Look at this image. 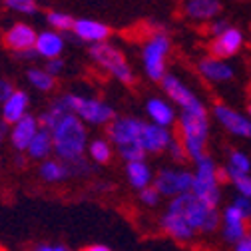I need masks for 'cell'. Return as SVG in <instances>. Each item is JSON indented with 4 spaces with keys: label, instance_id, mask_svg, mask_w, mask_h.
Wrapping results in <instances>:
<instances>
[{
    "label": "cell",
    "instance_id": "9a60e30c",
    "mask_svg": "<svg viewBox=\"0 0 251 251\" xmlns=\"http://www.w3.org/2000/svg\"><path fill=\"white\" fill-rule=\"evenodd\" d=\"M241 46H243V34H241V30L229 26L219 38H213V42L209 44V52H211V58L226 60V58L235 56Z\"/></svg>",
    "mask_w": 251,
    "mask_h": 251
},
{
    "label": "cell",
    "instance_id": "8d00e7d4",
    "mask_svg": "<svg viewBox=\"0 0 251 251\" xmlns=\"http://www.w3.org/2000/svg\"><path fill=\"white\" fill-rule=\"evenodd\" d=\"M247 219H249V222H251V198H245V196H235L233 198V201H231Z\"/></svg>",
    "mask_w": 251,
    "mask_h": 251
},
{
    "label": "cell",
    "instance_id": "8fae6325",
    "mask_svg": "<svg viewBox=\"0 0 251 251\" xmlns=\"http://www.w3.org/2000/svg\"><path fill=\"white\" fill-rule=\"evenodd\" d=\"M160 229H162V233H166L168 237H172L174 241H177V243H192L196 237H198V233L192 229V226L185 222L183 219V215L181 213H177L174 207H166V211L162 213V217H160Z\"/></svg>",
    "mask_w": 251,
    "mask_h": 251
},
{
    "label": "cell",
    "instance_id": "836d02e7",
    "mask_svg": "<svg viewBox=\"0 0 251 251\" xmlns=\"http://www.w3.org/2000/svg\"><path fill=\"white\" fill-rule=\"evenodd\" d=\"M4 4L18 12V14H28V16H32L38 12V2L36 0H4Z\"/></svg>",
    "mask_w": 251,
    "mask_h": 251
},
{
    "label": "cell",
    "instance_id": "44dd1931",
    "mask_svg": "<svg viewBox=\"0 0 251 251\" xmlns=\"http://www.w3.org/2000/svg\"><path fill=\"white\" fill-rule=\"evenodd\" d=\"M126 179L136 192H142L153 183V172L146 162H132L126 164Z\"/></svg>",
    "mask_w": 251,
    "mask_h": 251
},
{
    "label": "cell",
    "instance_id": "83f0119b",
    "mask_svg": "<svg viewBox=\"0 0 251 251\" xmlns=\"http://www.w3.org/2000/svg\"><path fill=\"white\" fill-rule=\"evenodd\" d=\"M46 22L50 26V30H54V32H72L74 28V22L76 18L66 14V12H60V10H52L46 14Z\"/></svg>",
    "mask_w": 251,
    "mask_h": 251
},
{
    "label": "cell",
    "instance_id": "e0dca14e",
    "mask_svg": "<svg viewBox=\"0 0 251 251\" xmlns=\"http://www.w3.org/2000/svg\"><path fill=\"white\" fill-rule=\"evenodd\" d=\"M72 34L82 40V42H90L94 44H100V42H108L110 36V28L98 20H90V18H76L74 28H72Z\"/></svg>",
    "mask_w": 251,
    "mask_h": 251
},
{
    "label": "cell",
    "instance_id": "f546056e",
    "mask_svg": "<svg viewBox=\"0 0 251 251\" xmlns=\"http://www.w3.org/2000/svg\"><path fill=\"white\" fill-rule=\"evenodd\" d=\"M118 150V155L126 162V164H132V162H146V150L140 146V144H126V146H120L116 148Z\"/></svg>",
    "mask_w": 251,
    "mask_h": 251
},
{
    "label": "cell",
    "instance_id": "d6986e66",
    "mask_svg": "<svg viewBox=\"0 0 251 251\" xmlns=\"http://www.w3.org/2000/svg\"><path fill=\"white\" fill-rule=\"evenodd\" d=\"M28 106H30L28 94L22 92V90H16L12 96L2 104V108H0V118H2V124L14 126L16 122H20L28 114Z\"/></svg>",
    "mask_w": 251,
    "mask_h": 251
},
{
    "label": "cell",
    "instance_id": "ee69618b",
    "mask_svg": "<svg viewBox=\"0 0 251 251\" xmlns=\"http://www.w3.org/2000/svg\"><path fill=\"white\" fill-rule=\"evenodd\" d=\"M20 60H34V58H38V54H36V50H26V52H20V54H16Z\"/></svg>",
    "mask_w": 251,
    "mask_h": 251
},
{
    "label": "cell",
    "instance_id": "681fc988",
    "mask_svg": "<svg viewBox=\"0 0 251 251\" xmlns=\"http://www.w3.org/2000/svg\"><path fill=\"white\" fill-rule=\"evenodd\" d=\"M249 114H251V106H249Z\"/></svg>",
    "mask_w": 251,
    "mask_h": 251
},
{
    "label": "cell",
    "instance_id": "52a82bcc",
    "mask_svg": "<svg viewBox=\"0 0 251 251\" xmlns=\"http://www.w3.org/2000/svg\"><path fill=\"white\" fill-rule=\"evenodd\" d=\"M172 42L166 36V32H155L151 38L144 44L142 60H144V70L153 82H162L166 72V58L170 54Z\"/></svg>",
    "mask_w": 251,
    "mask_h": 251
},
{
    "label": "cell",
    "instance_id": "6da1fadb",
    "mask_svg": "<svg viewBox=\"0 0 251 251\" xmlns=\"http://www.w3.org/2000/svg\"><path fill=\"white\" fill-rule=\"evenodd\" d=\"M52 134V144H54V153L60 162H72L86 155L88 148V130L86 124L74 116L72 112L60 118V122L50 130Z\"/></svg>",
    "mask_w": 251,
    "mask_h": 251
},
{
    "label": "cell",
    "instance_id": "ba28073f",
    "mask_svg": "<svg viewBox=\"0 0 251 251\" xmlns=\"http://www.w3.org/2000/svg\"><path fill=\"white\" fill-rule=\"evenodd\" d=\"M194 183V172L179 168H162L153 176V187L162 198L174 200L181 194H190Z\"/></svg>",
    "mask_w": 251,
    "mask_h": 251
},
{
    "label": "cell",
    "instance_id": "f6af8a7d",
    "mask_svg": "<svg viewBox=\"0 0 251 251\" xmlns=\"http://www.w3.org/2000/svg\"><path fill=\"white\" fill-rule=\"evenodd\" d=\"M94 190L96 192H108V190H112V185L110 183H96L94 185Z\"/></svg>",
    "mask_w": 251,
    "mask_h": 251
},
{
    "label": "cell",
    "instance_id": "1f68e13d",
    "mask_svg": "<svg viewBox=\"0 0 251 251\" xmlns=\"http://www.w3.org/2000/svg\"><path fill=\"white\" fill-rule=\"evenodd\" d=\"M227 168H231V170H235V172H239V174H247V176H251V158H249L245 151L233 150V151H229Z\"/></svg>",
    "mask_w": 251,
    "mask_h": 251
},
{
    "label": "cell",
    "instance_id": "5bb4252c",
    "mask_svg": "<svg viewBox=\"0 0 251 251\" xmlns=\"http://www.w3.org/2000/svg\"><path fill=\"white\" fill-rule=\"evenodd\" d=\"M36 36H38V32L30 24L18 22V24H14V26H10L6 30L4 44L14 54H20V52H26V50H34Z\"/></svg>",
    "mask_w": 251,
    "mask_h": 251
},
{
    "label": "cell",
    "instance_id": "cb8c5ba5",
    "mask_svg": "<svg viewBox=\"0 0 251 251\" xmlns=\"http://www.w3.org/2000/svg\"><path fill=\"white\" fill-rule=\"evenodd\" d=\"M38 176H40V179L46 181V183H60V181L70 179L68 166H66L64 162H60L58 158H48V160L40 162V166H38Z\"/></svg>",
    "mask_w": 251,
    "mask_h": 251
},
{
    "label": "cell",
    "instance_id": "277c9868",
    "mask_svg": "<svg viewBox=\"0 0 251 251\" xmlns=\"http://www.w3.org/2000/svg\"><path fill=\"white\" fill-rule=\"evenodd\" d=\"M196 200H200L203 205L211 209H219L222 201V179H219V168L213 162L211 155H203L201 160L196 162L194 170V183L192 192Z\"/></svg>",
    "mask_w": 251,
    "mask_h": 251
},
{
    "label": "cell",
    "instance_id": "484cf974",
    "mask_svg": "<svg viewBox=\"0 0 251 251\" xmlns=\"http://www.w3.org/2000/svg\"><path fill=\"white\" fill-rule=\"evenodd\" d=\"M86 155H88V160H90L94 166H106V164H110L112 155H114V150H112L110 140L96 138V140L88 142Z\"/></svg>",
    "mask_w": 251,
    "mask_h": 251
},
{
    "label": "cell",
    "instance_id": "2e32d148",
    "mask_svg": "<svg viewBox=\"0 0 251 251\" xmlns=\"http://www.w3.org/2000/svg\"><path fill=\"white\" fill-rule=\"evenodd\" d=\"M172 142H174V136L168 128H160V126L146 122L140 136V146L146 150V153H160L168 150Z\"/></svg>",
    "mask_w": 251,
    "mask_h": 251
},
{
    "label": "cell",
    "instance_id": "b9f144b4",
    "mask_svg": "<svg viewBox=\"0 0 251 251\" xmlns=\"http://www.w3.org/2000/svg\"><path fill=\"white\" fill-rule=\"evenodd\" d=\"M231 251H251V239H249V237L241 239L239 243H235V245L231 247Z\"/></svg>",
    "mask_w": 251,
    "mask_h": 251
},
{
    "label": "cell",
    "instance_id": "4dcf8cb0",
    "mask_svg": "<svg viewBox=\"0 0 251 251\" xmlns=\"http://www.w3.org/2000/svg\"><path fill=\"white\" fill-rule=\"evenodd\" d=\"M66 166H68V174H70V177H80V179H84V177H90L92 174H94V164L86 158H78V160H72V162H64Z\"/></svg>",
    "mask_w": 251,
    "mask_h": 251
},
{
    "label": "cell",
    "instance_id": "f35d334b",
    "mask_svg": "<svg viewBox=\"0 0 251 251\" xmlns=\"http://www.w3.org/2000/svg\"><path fill=\"white\" fill-rule=\"evenodd\" d=\"M44 70L50 74V76H58L62 70H64V62H62V58H54V60H48L46 62V66H44Z\"/></svg>",
    "mask_w": 251,
    "mask_h": 251
},
{
    "label": "cell",
    "instance_id": "7dc6e473",
    "mask_svg": "<svg viewBox=\"0 0 251 251\" xmlns=\"http://www.w3.org/2000/svg\"><path fill=\"white\" fill-rule=\"evenodd\" d=\"M16 164H18L20 168H22V166L26 164V162H24V155H22V153H18V155H16Z\"/></svg>",
    "mask_w": 251,
    "mask_h": 251
},
{
    "label": "cell",
    "instance_id": "9c48e42d",
    "mask_svg": "<svg viewBox=\"0 0 251 251\" xmlns=\"http://www.w3.org/2000/svg\"><path fill=\"white\" fill-rule=\"evenodd\" d=\"M146 122L138 118H114L108 124V140L116 148L126 144H140V136Z\"/></svg>",
    "mask_w": 251,
    "mask_h": 251
},
{
    "label": "cell",
    "instance_id": "8992f818",
    "mask_svg": "<svg viewBox=\"0 0 251 251\" xmlns=\"http://www.w3.org/2000/svg\"><path fill=\"white\" fill-rule=\"evenodd\" d=\"M90 58L96 62L100 68H104L110 76H114L118 82H122V84H132L134 82L132 66L128 64L124 52L118 46H114L110 42L94 44L90 48Z\"/></svg>",
    "mask_w": 251,
    "mask_h": 251
},
{
    "label": "cell",
    "instance_id": "7bdbcfd3",
    "mask_svg": "<svg viewBox=\"0 0 251 251\" xmlns=\"http://www.w3.org/2000/svg\"><path fill=\"white\" fill-rule=\"evenodd\" d=\"M82 251H112V249L104 243H92V245H86Z\"/></svg>",
    "mask_w": 251,
    "mask_h": 251
},
{
    "label": "cell",
    "instance_id": "c3c4849f",
    "mask_svg": "<svg viewBox=\"0 0 251 251\" xmlns=\"http://www.w3.org/2000/svg\"><path fill=\"white\" fill-rule=\"evenodd\" d=\"M247 237L251 239V224H249V231H247Z\"/></svg>",
    "mask_w": 251,
    "mask_h": 251
},
{
    "label": "cell",
    "instance_id": "ab89813d",
    "mask_svg": "<svg viewBox=\"0 0 251 251\" xmlns=\"http://www.w3.org/2000/svg\"><path fill=\"white\" fill-rule=\"evenodd\" d=\"M227 28H229V24H227L226 20H215V22L209 26V34H211L213 38H219Z\"/></svg>",
    "mask_w": 251,
    "mask_h": 251
},
{
    "label": "cell",
    "instance_id": "816d5d0a",
    "mask_svg": "<svg viewBox=\"0 0 251 251\" xmlns=\"http://www.w3.org/2000/svg\"><path fill=\"white\" fill-rule=\"evenodd\" d=\"M68 251H72V249H68Z\"/></svg>",
    "mask_w": 251,
    "mask_h": 251
},
{
    "label": "cell",
    "instance_id": "d590c367",
    "mask_svg": "<svg viewBox=\"0 0 251 251\" xmlns=\"http://www.w3.org/2000/svg\"><path fill=\"white\" fill-rule=\"evenodd\" d=\"M168 151H170V155H172V160H174V162H177V164H181V162H185V160H187V153H185V150H183L181 142H179V140H176V138H174V142L170 144Z\"/></svg>",
    "mask_w": 251,
    "mask_h": 251
},
{
    "label": "cell",
    "instance_id": "d4e9b609",
    "mask_svg": "<svg viewBox=\"0 0 251 251\" xmlns=\"http://www.w3.org/2000/svg\"><path fill=\"white\" fill-rule=\"evenodd\" d=\"M222 10L219 0H187L185 2V14L194 20H209L215 18Z\"/></svg>",
    "mask_w": 251,
    "mask_h": 251
},
{
    "label": "cell",
    "instance_id": "bcb514c9",
    "mask_svg": "<svg viewBox=\"0 0 251 251\" xmlns=\"http://www.w3.org/2000/svg\"><path fill=\"white\" fill-rule=\"evenodd\" d=\"M4 132H6V124H0V146H2L4 140Z\"/></svg>",
    "mask_w": 251,
    "mask_h": 251
},
{
    "label": "cell",
    "instance_id": "3957f363",
    "mask_svg": "<svg viewBox=\"0 0 251 251\" xmlns=\"http://www.w3.org/2000/svg\"><path fill=\"white\" fill-rule=\"evenodd\" d=\"M179 142L187 153V160L194 164L201 160L205 155V144H207V134H209V120L207 112H185L181 110L179 114Z\"/></svg>",
    "mask_w": 251,
    "mask_h": 251
},
{
    "label": "cell",
    "instance_id": "f907efd6",
    "mask_svg": "<svg viewBox=\"0 0 251 251\" xmlns=\"http://www.w3.org/2000/svg\"><path fill=\"white\" fill-rule=\"evenodd\" d=\"M0 251H4V249H0Z\"/></svg>",
    "mask_w": 251,
    "mask_h": 251
},
{
    "label": "cell",
    "instance_id": "d6a6232c",
    "mask_svg": "<svg viewBox=\"0 0 251 251\" xmlns=\"http://www.w3.org/2000/svg\"><path fill=\"white\" fill-rule=\"evenodd\" d=\"M241 224H251V222L233 203L226 205L222 211V226H241Z\"/></svg>",
    "mask_w": 251,
    "mask_h": 251
},
{
    "label": "cell",
    "instance_id": "7402d4cb",
    "mask_svg": "<svg viewBox=\"0 0 251 251\" xmlns=\"http://www.w3.org/2000/svg\"><path fill=\"white\" fill-rule=\"evenodd\" d=\"M146 112H148L151 124L160 126V128H170V126H174V122H176V112H174V108H172L168 102L160 100V98H151V100L146 104Z\"/></svg>",
    "mask_w": 251,
    "mask_h": 251
},
{
    "label": "cell",
    "instance_id": "f1b7e54d",
    "mask_svg": "<svg viewBox=\"0 0 251 251\" xmlns=\"http://www.w3.org/2000/svg\"><path fill=\"white\" fill-rule=\"evenodd\" d=\"M26 78H28L30 84H32L36 90H40V92H50L56 86V78L50 76L44 68H30Z\"/></svg>",
    "mask_w": 251,
    "mask_h": 251
},
{
    "label": "cell",
    "instance_id": "30bf717a",
    "mask_svg": "<svg viewBox=\"0 0 251 251\" xmlns=\"http://www.w3.org/2000/svg\"><path fill=\"white\" fill-rule=\"evenodd\" d=\"M162 88L164 92L168 94V98H172L174 104H177L181 110L185 112H200V110H205V106L200 102V98L196 94L187 88L177 76L174 74H166L162 78Z\"/></svg>",
    "mask_w": 251,
    "mask_h": 251
},
{
    "label": "cell",
    "instance_id": "603a6c76",
    "mask_svg": "<svg viewBox=\"0 0 251 251\" xmlns=\"http://www.w3.org/2000/svg\"><path fill=\"white\" fill-rule=\"evenodd\" d=\"M50 153H54V144H52V134L44 128H40L36 132V136L32 138V142L28 144V150H26V155L32 160H48Z\"/></svg>",
    "mask_w": 251,
    "mask_h": 251
},
{
    "label": "cell",
    "instance_id": "5b68a950",
    "mask_svg": "<svg viewBox=\"0 0 251 251\" xmlns=\"http://www.w3.org/2000/svg\"><path fill=\"white\" fill-rule=\"evenodd\" d=\"M62 100L66 102L68 110L78 116L86 126H108L116 118L114 108L110 104L100 102L98 98H88L80 96V94H64Z\"/></svg>",
    "mask_w": 251,
    "mask_h": 251
},
{
    "label": "cell",
    "instance_id": "e575fe53",
    "mask_svg": "<svg viewBox=\"0 0 251 251\" xmlns=\"http://www.w3.org/2000/svg\"><path fill=\"white\" fill-rule=\"evenodd\" d=\"M140 194V201L144 203V205H148V207H155L160 203V200H162V196L158 194V190H155L153 185H150V187H146V190H142V192H138Z\"/></svg>",
    "mask_w": 251,
    "mask_h": 251
},
{
    "label": "cell",
    "instance_id": "ffe728a7",
    "mask_svg": "<svg viewBox=\"0 0 251 251\" xmlns=\"http://www.w3.org/2000/svg\"><path fill=\"white\" fill-rule=\"evenodd\" d=\"M200 72L203 78L211 80V82H227L233 78V68L224 60H217V58H203L200 60L198 64Z\"/></svg>",
    "mask_w": 251,
    "mask_h": 251
},
{
    "label": "cell",
    "instance_id": "4fadbf2b",
    "mask_svg": "<svg viewBox=\"0 0 251 251\" xmlns=\"http://www.w3.org/2000/svg\"><path fill=\"white\" fill-rule=\"evenodd\" d=\"M38 130H40L38 116H32V114H26L20 122L10 126V144L16 150V153H26L28 144L32 142Z\"/></svg>",
    "mask_w": 251,
    "mask_h": 251
},
{
    "label": "cell",
    "instance_id": "60d3db41",
    "mask_svg": "<svg viewBox=\"0 0 251 251\" xmlns=\"http://www.w3.org/2000/svg\"><path fill=\"white\" fill-rule=\"evenodd\" d=\"M32 251H68L64 243H38L32 247Z\"/></svg>",
    "mask_w": 251,
    "mask_h": 251
},
{
    "label": "cell",
    "instance_id": "7a4b0ae2",
    "mask_svg": "<svg viewBox=\"0 0 251 251\" xmlns=\"http://www.w3.org/2000/svg\"><path fill=\"white\" fill-rule=\"evenodd\" d=\"M170 207H174L177 213L183 215V219L192 226V229L198 235H209L215 233L222 226V213L219 209H211L203 205L200 200L194 198V194H181L168 201Z\"/></svg>",
    "mask_w": 251,
    "mask_h": 251
},
{
    "label": "cell",
    "instance_id": "7c38bea8",
    "mask_svg": "<svg viewBox=\"0 0 251 251\" xmlns=\"http://www.w3.org/2000/svg\"><path fill=\"white\" fill-rule=\"evenodd\" d=\"M213 114H215L217 122L222 124L229 134L251 140V120L249 118H245L243 114H239V112H235V110H231L229 106H224V104H217L213 108Z\"/></svg>",
    "mask_w": 251,
    "mask_h": 251
},
{
    "label": "cell",
    "instance_id": "74e56055",
    "mask_svg": "<svg viewBox=\"0 0 251 251\" xmlns=\"http://www.w3.org/2000/svg\"><path fill=\"white\" fill-rule=\"evenodd\" d=\"M14 92H16V88H14V86H12L8 80H4V78L0 80V106H2V104H4V102L10 98V96H12Z\"/></svg>",
    "mask_w": 251,
    "mask_h": 251
},
{
    "label": "cell",
    "instance_id": "ac0fdd59",
    "mask_svg": "<svg viewBox=\"0 0 251 251\" xmlns=\"http://www.w3.org/2000/svg\"><path fill=\"white\" fill-rule=\"evenodd\" d=\"M64 44H66L64 34L54 32V30H44V32H38V36H36L34 50H36L38 58H44L48 62V60L60 58L62 50H64Z\"/></svg>",
    "mask_w": 251,
    "mask_h": 251
},
{
    "label": "cell",
    "instance_id": "4316f807",
    "mask_svg": "<svg viewBox=\"0 0 251 251\" xmlns=\"http://www.w3.org/2000/svg\"><path fill=\"white\" fill-rule=\"evenodd\" d=\"M66 114H70V110H68V106H66V102L62 100V98H58V100H54L50 106H48V110L44 112V114H40L38 116V122H40V128H44V130H52L54 126L60 122V118H64Z\"/></svg>",
    "mask_w": 251,
    "mask_h": 251
}]
</instances>
